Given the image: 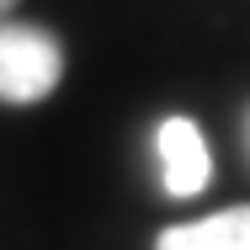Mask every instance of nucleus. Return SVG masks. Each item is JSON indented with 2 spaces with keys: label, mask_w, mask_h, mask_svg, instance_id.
Instances as JSON below:
<instances>
[{
  "label": "nucleus",
  "mask_w": 250,
  "mask_h": 250,
  "mask_svg": "<svg viewBox=\"0 0 250 250\" xmlns=\"http://www.w3.org/2000/svg\"><path fill=\"white\" fill-rule=\"evenodd\" d=\"M160 181L170 197H197L213 181V154L192 117H165L160 123Z\"/></svg>",
  "instance_id": "f03ea898"
},
{
  "label": "nucleus",
  "mask_w": 250,
  "mask_h": 250,
  "mask_svg": "<svg viewBox=\"0 0 250 250\" xmlns=\"http://www.w3.org/2000/svg\"><path fill=\"white\" fill-rule=\"evenodd\" d=\"M16 5H21V0H0V21H5V16H11Z\"/></svg>",
  "instance_id": "20e7f679"
},
{
  "label": "nucleus",
  "mask_w": 250,
  "mask_h": 250,
  "mask_svg": "<svg viewBox=\"0 0 250 250\" xmlns=\"http://www.w3.org/2000/svg\"><path fill=\"white\" fill-rule=\"evenodd\" d=\"M154 250H250V202L218 208L192 224H170V229H160Z\"/></svg>",
  "instance_id": "7ed1b4c3"
},
{
  "label": "nucleus",
  "mask_w": 250,
  "mask_h": 250,
  "mask_svg": "<svg viewBox=\"0 0 250 250\" xmlns=\"http://www.w3.org/2000/svg\"><path fill=\"white\" fill-rule=\"evenodd\" d=\"M64 80V48L48 27L32 21H0V101L5 106H38Z\"/></svg>",
  "instance_id": "f257e3e1"
}]
</instances>
